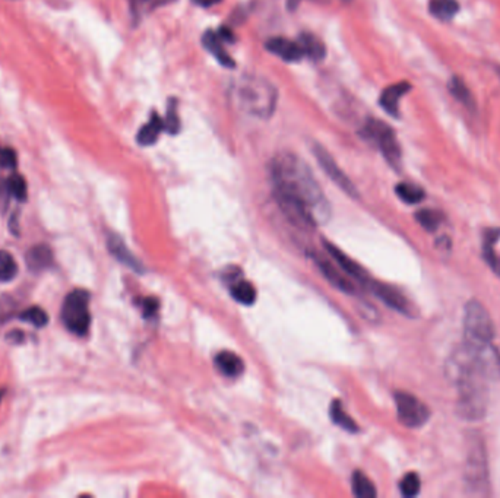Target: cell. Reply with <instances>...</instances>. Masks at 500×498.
<instances>
[{
	"instance_id": "6da1fadb",
	"label": "cell",
	"mask_w": 500,
	"mask_h": 498,
	"mask_svg": "<svg viewBox=\"0 0 500 498\" xmlns=\"http://www.w3.org/2000/svg\"><path fill=\"white\" fill-rule=\"evenodd\" d=\"M272 193L294 224L320 227L331 218V204L307 164L292 154H280L270 164Z\"/></svg>"
},
{
	"instance_id": "7a4b0ae2",
	"label": "cell",
	"mask_w": 500,
	"mask_h": 498,
	"mask_svg": "<svg viewBox=\"0 0 500 498\" xmlns=\"http://www.w3.org/2000/svg\"><path fill=\"white\" fill-rule=\"evenodd\" d=\"M233 98L238 107L245 113L259 117V119H270L275 111L277 91L275 88L262 78L257 76H242L233 85Z\"/></svg>"
},
{
	"instance_id": "3957f363",
	"label": "cell",
	"mask_w": 500,
	"mask_h": 498,
	"mask_svg": "<svg viewBox=\"0 0 500 498\" xmlns=\"http://www.w3.org/2000/svg\"><path fill=\"white\" fill-rule=\"evenodd\" d=\"M61 317L69 332L76 336H85L91 326L90 292L85 289H73L69 292L62 304Z\"/></svg>"
},
{
	"instance_id": "277c9868",
	"label": "cell",
	"mask_w": 500,
	"mask_h": 498,
	"mask_svg": "<svg viewBox=\"0 0 500 498\" xmlns=\"http://www.w3.org/2000/svg\"><path fill=\"white\" fill-rule=\"evenodd\" d=\"M464 335L465 345L483 346L491 343L494 338V326L487 310L477 301H469L464 311Z\"/></svg>"
},
{
	"instance_id": "5b68a950",
	"label": "cell",
	"mask_w": 500,
	"mask_h": 498,
	"mask_svg": "<svg viewBox=\"0 0 500 498\" xmlns=\"http://www.w3.org/2000/svg\"><path fill=\"white\" fill-rule=\"evenodd\" d=\"M362 136L364 139L373 140L380 152L384 154L385 160L392 165L394 168H399L401 165V150L398 140L395 138L394 130L384 122H379L374 119L367 120V123L360 130Z\"/></svg>"
},
{
	"instance_id": "8992f818",
	"label": "cell",
	"mask_w": 500,
	"mask_h": 498,
	"mask_svg": "<svg viewBox=\"0 0 500 498\" xmlns=\"http://www.w3.org/2000/svg\"><path fill=\"white\" fill-rule=\"evenodd\" d=\"M395 403L398 420L408 428H420L430 418L429 408L413 395L398 392L395 393Z\"/></svg>"
},
{
	"instance_id": "52a82bcc",
	"label": "cell",
	"mask_w": 500,
	"mask_h": 498,
	"mask_svg": "<svg viewBox=\"0 0 500 498\" xmlns=\"http://www.w3.org/2000/svg\"><path fill=\"white\" fill-rule=\"evenodd\" d=\"M313 155H315L316 161L319 162V165L323 168V171H325V174L328 175V177L342 192H345L351 197H357L359 196V192H357L356 186L352 185V182L348 179V175L340 168V165L332 158V155L325 148H323L322 145H319V143L313 145Z\"/></svg>"
},
{
	"instance_id": "ba28073f",
	"label": "cell",
	"mask_w": 500,
	"mask_h": 498,
	"mask_svg": "<svg viewBox=\"0 0 500 498\" xmlns=\"http://www.w3.org/2000/svg\"><path fill=\"white\" fill-rule=\"evenodd\" d=\"M367 288L373 292L374 296H377L382 301H384L388 307H391L402 314H407V316L413 314V307H411L409 301L394 286H389L387 284H382V282L370 279V282L367 284Z\"/></svg>"
},
{
	"instance_id": "9c48e42d",
	"label": "cell",
	"mask_w": 500,
	"mask_h": 498,
	"mask_svg": "<svg viewBox=\"0 0 500 498\" xmlns=\"http://www.w3.org/2000/svg\"><path fill=\"white\" fill-rule=\"evenodd\" d=\"M107 249L121 263H123L125 266L131 268L132 271L138 274H143V266L139 259L135 257V254L128 249L125 242L117 236V234H108L107 236Z\"/></svg>"
},
{
	"instance_id": "30bf717a",
	"label": "cell",
	"mask_w": 500,
	"mask_h": 498,
	"mask_svg": "<svg viewBox=\"0 0 500 498\" xmlns=\"http://www.w3.org/2000/svg\"><path fill=\"white\" fill-rule=\"evenodd\" d=\"M265 47H267L270 53L282 58L284 62H300L305 57V53L297 41H291L282 37H274L268 40Z\"/></svg>"
},
{
	"instance_id": "8fae6325",
	"label": "cell",
	"mask_w": 500,
	"mask_h": 498,
	"mask_svg": "<svg viewBox=\"0 0 500 498\" xmlns=\"http://www.w3.org/2000/svg\"><path fill=\"white\" fill-rule=\"evenodd\" d=\"M313 261L317 265V268L320 269V272L323 274L335 288L347 292V294H354L356 292V286L352 284L348 276H345V274H341L331 261H328L327 259H323L320 256H312Z\"/></svg>"
},
{
	"instance_id": "7c38bea8",
	"label": "cell",
	"mask_w": 500,
	"mask_h": 498,
	"mask_svg": "<svg viewBox=\"0 0 500 498\" xmlns=\"http://www.w3.org/2000/svg\"><path fill=\"white\" fill-rule=\"evenodd\" d=\"M325 247L330 251V254L335 259V261L338 263L340 268L344 271L345 275L354 278L357 282H360V284L367 286V284L370 282V278L366 274V271L359 265V263H356L351 257H348L345 253H342L340 249H337L332 244L325 243Z\"/></svg>"
},
{
	"instance_id": "4fadbf2b",
	"label": "cell",
	"mask_w": 500,
	"mask_h": 498,
	"mask_svg": "<svg viewBox=\"0 0 500 498\" xmlns=\"http://www.w3.org/2000/svg\"><path fill=\"white\" fill-rule=\"evenodd\" d=\"M411 90V85L408 82H399L395 85L388 86L387 90L380 95V105L389 115L399 117V100Z\"/></svg>"
},
{
	"instance_id": "5bb4252c",
	"label": "cell",
	"mask_w": 500,
	"mask_h": 498,
	"mask_svg": "<svg viewBox=\"0 0 500 498\" xmlns=\"http://www.w3.org/2000/svg\"><path fill=\"white\" fill-rule=\"evenodd\" d=\"M26 260V266L31 272H43L49 268L53 266L54 263V257H53V251L49 246L44 244H39L29 249L26 251L25 256Z\"/></svg>"
},
{
	"instance_id": "9a60e30c",
	"label": "cell",
	"mask_w": 500,
	"mask_h": 498,
	"mask_svg": "<svg viewBox=\"0 0 500 498\" xmlns=\"http://www.w3.org/2000/svg\"><path fill=\"white\" fill-rule=\"evenodd\" d=\"M465 478H466L468 485L476 488V492H479V488H481L480 485L487 479V475H486V460H484L483 450H479V452L476 450L473 453V456L468 459Z\"/></svg>"
},
{
	"instance_id": "2e32d148",
	"label": "cell",
	"mask_w": 500,
	"mask_h": 498,
	"mask_svg": "<svg viewBox=\"0 0 500 498\" xmlns=\"http://www.w3.org/2000/svg\"><path fill=\"white\" fill-rule=\"evenodd\" d=\"M202 44L223 66H225V68L236 66V63H234V61H233V57L225 51L224 41L221 40L218 33L213 31V29H208V31L202 36Z\"/></svg>"
},
{
	"instance_id": "e0dca14e",
	"label": "cell",
	"mask_w": 500,
	"mask_h": 498,
	"mask_svg": "<svg viewBox=\"0 0 500 498\" xmlns=\"http://www.w3.org/2000/svg\"><path fill=\"white\" fill-rule=\"evenodd\" d=\"M217 368L227 377H238L245 370V363L242 357L231 353V351H221L214 358Z\"/></svg>"
},
{
	"instance_id": "ac0fdd59",
	"label": "cell",
	"mask_w": 500,
	"mask_h": 498,
	"mask_svg": "<svg viewBox=\"0 0 500 498\" xmlns=\"http://www.w3.org/2000/svg\"><path fill=\"white\" fill-rule=\"evenodd\" d=\"M500 239V228H489L483 237V256L491 271L500 276V257L496 254L494 246Z\"/></svg>"
},
{
	"instance_id": "d6986e66",
	"label": "cell",
	"mask_w": 500,
	"mask_h": 498,
	"mask_svg": "<svg viewBox=\"0 0 500 498\" xmlns=\"http://www.w3.org/2000/svg\"><path fill=\"white\" fill-rule=\"evenodd\" d=\"M163 130H164V120L157 113H153L150 122L145 126H142L141 130L138 132L136 140L141 146H151L157 142Z\"/></svg>"
},
{
	"instance_id": "ffe728a7",
	"label": "cell",
	"mask_w": 500,
	"mask_h": 498,
	"mask_svg": "<svg viewBox=\"0 0 500 498\" xmlns=\"http://www.w3.org/2000/svg\"><path fill=\"white\" fill-rule=\"evenodd\" d=\"M305 53V57H309L313 62L323 61V57L327 54L325 44H323L316 36L310 33H302L297 41Z\"/></svg>"
},
{
	"instance_id": "44dd1931",
	"label": "cell",
	"mask_w": 500,
	"mask_h": 498,
	"mask_svg": "<svg viewBox=\"0 0 500 498\" xmlns=\"http://www.w3.org/2000/svg\"><path fill=\"white\" fill-rule=\"evenodd\" d=\"M458 9L456 0H430V12L437 19L449 21L456 15Z\"/></svg>"
},
{
	"instance_id": "7402d4cb",
	"label": "cell",
	"mask_w": 500,
	"mask_h": 498,
	"mask_svg": "<svg viewBox=\"0 0 500 498\" xmlns=\"http://www.w3.org/2000/svg\"><path fill=\"white\" fill-rule=\"evenodd\" d=\"M352 494L359 498H374L377 491L373 482L360 471L352 474Z\"/></svg>"
},
{
	"instance_id": "603a6c76",
	"label": "cell",
	"mask_w": 500,
	"mask_h": 498,
	"mask_svg": "<svg viewBox=\"0 0 500 498\" xmlns=\"http://www.w3.org/2000/svg\"><path fill=\"white\" fill-rule=\"evenodd\" d=\"M231 296L240 304L252 306L256 301V289L248 281H239L231 286Z\"/></svg>"
},
{
	"instance_id": "cb8c5ba5",
	"label": "cell",
	"mask_w": 500,
	"mask_h": 498,
	"mask_svg": "<svg viewBox=\"0 0 500 498\" xmlns=\"http://www.w3.org/2000/svg\"><path fill=\"white\" fill-rule=\"evenodd\" d=\"M331 420L334 421V424H337L338 427H341L345 431H350V432H357L359 431L357 424L352 421L351 417L344 411L340 400H334L331 403Z\"/></svg>"
},
{
	"instance_id": "d4e9b609",
	"label": "cell",
	"mask_w": 500,
	"mask_h": 498,
	"mask_svg": "<svg viewBox=\"0 0 500 498\" xmlns=\"http://www.w3.org/2000/svg\"><path fill=\"white\" fill-rule=\"evenodd\" d=\"M18 271L15 257L5 250H0V282H11L18 275Z\"/></svg>"
},
{
	"instance_id": "484cf974",
	"label": "cell",
	"mask_w": 500,
	"mask_h": 498,
	"mask_svg": "<svg viewBox=\"0 0 500 498\" xmlns=\"http://www.w3.org/2000/svg\"><path fill=\"white\" fill-rule=\"evenodd\" d=\"M398 197L408 203V204H416L420 203L424 199V190L416 185H409V183H401L397 186L395 189Z\"/></svg>"
},
{
	"instance_id": "4316f807",
	"label": "cell",
	"mask_w": 500,
	"mask_h": 498,
	"mask_svg": "<svg viewBox=\"0 0 500 498\" xmlns=\"http://www.w3.org/2000/svg\"><path fill=\"white\" fill-rule=\"evenodd\" d=\"M449 90L454 95V98H456L459 103H462L465 107L468 108H473L474 107V100H473V95L471 93L468 91V88L465 86V83L462 82L461 78L455 76L451 79L449 82Z\"/></svg>"
},
{
	"instance_id": "83f0119b",
	"label": "cell",
	"mask_w": 500,
	"mask_h": 498,
	"mask_svg": "<svg viewBox=\"0 0 500 498\" xmlns=\"http://www.w3.org/2000/svg\"><path fill=\"white\" fill-rule=\"evenodd\" d=\"M22 321H26V323L29 325H34L36 328H44L47 323H49V316L47 313L39 307V306H34V307H28L26 310H24L22 313H19L18 316Z\"/></svg>"
},
{
	"instance_id": "f1b7e54d",
	"label": "cell",
	"mask_w": 500,
	"mask_h": 498,
	"mask_svg": "<svg viewBox=\"0 0 500 498\" xmlns=\"http://www.w3.org/2000/svg\"><path fill=\"white\" fill-rule=\"evenodd\" d=\"M167 114H165V122H164V129L170 135L179 133L180 130V120L178 114V100L170 98L167 103Z\"/></svg>"
},
{
	"instance_id": "f546056e",
	"label": "cell",
	"mask_w": 500,
	"mask_h": 498,
	"mask_svg": "<svg viewBox=\"0 0 500 498\" xmlns=\"http://www.w3.org/2000/svg\"><path fill=\"white\" fill-rule=\"evenodd\" d=\"M131 2V8H132V14L139 18L145 14H150L153 11H155L157 8L170 4L171 0H129Z\"/></svg>"
},
{
	"instance_id": "4dcf8cb0",
	"label": "cell",
	"mask_w": 500,
	"mask_h": 498,
	"mask_svg": "<svg viewBox=\"0 0 500 498\" xmlns=\"http://www.w3.org/2000/svg\"><path fill=\"white\" fill-rule=\"evenodd\" d=\"M416 218H417L419 224L427 231H434L444 219L442 214H439V212L432 211V209H423V211L417 212Z\"/></svg>"
},
{
	"instance_id": "1f68e13d",
	"label": "cell",
	"mask_w": 500,
	"mask_h": 498,
	"mask_svg": "<svg viewBox=\"0 0 500 498\" xmlns=\"http://www.w3.org/2000/svg\"><path fill=\"white\" fill-rule=\"evenodd\" d=\"M420 478L417 474L414 472H411V474H407L401 484H399V489H401V494L407 498H411V497H416L419 495L420 492Z\"/></svg>"
},
{
	"instance_id": "d6a6232c",
	"label": "cell",
	"mask_w": 500,
	"mask_h": 498,
	"mask_svg": "<svg viewBox=\"0 0 500 498\" xmlns=\"http://www.w3.org/2000/svg\"><path fill=\"white\" fill-rule=\"evenodd\" d=\"M6 189L11 196H14L18 200H25L26 199V183L24 177L18 174H14L11 179L6 180Z\"/></svg>"
},
{
	"instance_id": "836d02e7",
	"label": "cell",
	"mask_w": 500,
	"mask_h": 498,
	"mask_svg": "<svg viewBox=\"0 0 500 498\" xmlns=\"http://www.w3.org/2000/svg\"><path fill=\"white\" fill-rule=\"evenodd\" d=\"M18 164L16 152L8 146L0 145V167L6 170H15Z\"/></svg>"
},
{
	"instance_id": "e575fe53",
	"label": "cell",
	"mask_w": 500,
	"mask_h": 498,
	"mask_svg": "<svg viewBox=\"0 0 500 498\" xmlns=\"http://www.w3.org/2000/svg\"><path fill=\"white\" fill-rule=\"evenodd\" d=\"M142 310H143V316L145 317L155 316V313L158 310V300H155V299H145L142 301Z\"/></svg>"
},
{
	"instance_id": "d590c367",
	"label": "cell",
	"mask_w": 500,
	"mask_h": 498,
	"mask_svg": "<svg viewBox=\"0 0 500 498\" xmlns=\"http://www.w3.org/2000/svg\"><path fill=\"white\" fill-rule=\"evenodd\" d=\"M217 33H218V36L221 37L223 41H227V43H234V41H236V38H234L233 31H231V29H230L228 26H221Z\"/></svg>"
},
{
	"instance_id": "8d00e7d4",
	"label": "cell",
	"mask_w": 500,
	"mask_h": 498,
	"mask_svg": "<svg viewBox=\"0 0 500 498\" xmlns=\"http://www.w3.org/2000/svg\"><path fill=\"white\" fill-rule=\"evenodd\" d=\"M193 2H195L196 5H199V6H202V8H210V6H213V5L220 4L221 0H193Z\"/></svg>"
},
{
	"instance_id": "74e56055",
	"label": "cell",
	"mask_w": 500,
	"mask_h": 498,
	"mask_svg": "<svg viewBox=\"0 0 500 498\" xmlns=\"http://www.w3.org/2000/svg\"><path fill=\"white\" fill-rule=\"evenodd\" d=\"M4 395H5V390H0V402H2V399H4Z\"/></svg>"
},
{
	"instance_id": "f35d334b",
	"label": "cell",
	"mask_w": 500,
	"mask_h": 498,
	"mask_svg": "<svg viewBox=\"0 0 500 498\" xmlns=\"http://www.w3.org/2000/svg\"><path fill=\"white\" fill-rule=\"evenodd\" d=\"M342 2H350V0H342Z\"/></svg>"
},
{
	"instance_id": "ab89813d",
	"label": "cell",
	"mask_w": 500,
	"mask_h": 498,
	"mask_svg": "<svg viewBox=\"0 0 500 498\" xmlns=\"http://www.w3.org/2000/svg\"><path fill=\"white\" fill-rule=\"evenodd\" d=\"M499 75H500V68H499Z\"/></svg>"
}]
</instances>
